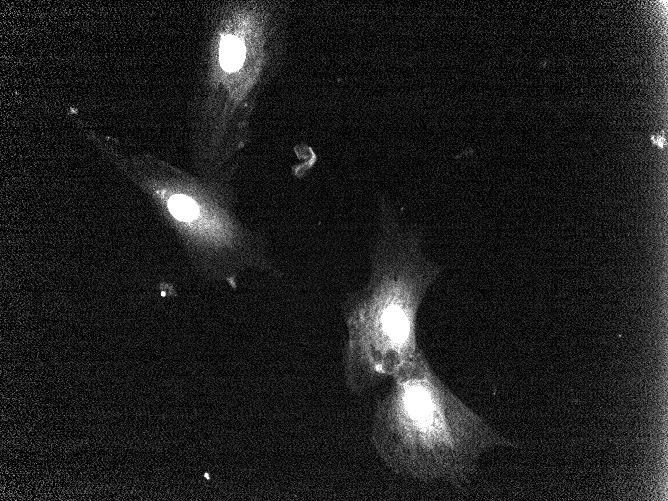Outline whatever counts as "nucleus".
Instances as JSON below:
<instances>
[{
    "mask_svg": "<svg viewBox=\"0 0 668 501\" xmlns=\"http://www.w3.org/2000/svg\"><path fill=\"white\" fill-rule=\"evenodd\" d=\"M373 441L393 474L459 490L478 473L485 452L519 447L449 389L422 349L378 401Z\"/></svg>",
    "mask_w": 668,
    "mask_h": 501,
    "instance_id": "nucleus-1",
    "label": "nucleus"
},
{
    "mask_svg": "<svg viewBox=\"0 0 668 501\" xmlns=\"http://www.w3.org/2000/svg\"><path fill=\"white\" fill-rule=\"evenodd\" d=\"M367 295L354 314L352 382L358 389L391 380L419 353L417 314L440 273L415 233L390 222Z\"/></svg>",
    "mask_w": 668,
    "mask_h": 501,
    "instance_id": "nucleus-2",
    "label": "nucleus"
},
{
    "mask_svg": "<svg viewBox=\"0 0 668 501\" xmlns=\"http://www.w3.org/2000/svg\"><path fill=\"white\" fill-rule=\"evenodd\" d=\"M161 198L175 220L187 226L199 228L204 232L216 233L220 231V228L216 227L217 222L201 206L199 200L191 194L180 191L167 192L161 195Z\"/></svg>",
    "mask_w": 668,
    "mask_h": 501,
    "instance_id": "nucleus-3",
    "label": "nucleus"
},
{
    "mask_svg": "<svg viewBox=\"0 0 668 501\" xmlns=\"http://www.w3.org/2000/svg\"><path fill=\"white\" fill-rule=\"evenodd\" d=\"M245 48L240 39L234 35H223L218 47L220 68L226 73L236 72L244 61Z\"/></svg>",
    "mask_w": 668,
    "mask_h": 501,
    "instance_id": "nucleus-4",
    "label": "nucleus"
},
{
    "mask_svg": "<svg viewBox=\"0 0 668 501\" xmlns=\"http://www.w3.org/2000/svg\"><path fill=\"white\" fill-rule=\"evenodd\" d=\"M652 143L658 148H663L665 146V138L662 135H654L651 137Z\"/></svg>",
    "mask_w": 668,
    "mask_h": 501,
    "instance_id": "nucleus-5",
    "label": "nucleus"
}]
</instances>
